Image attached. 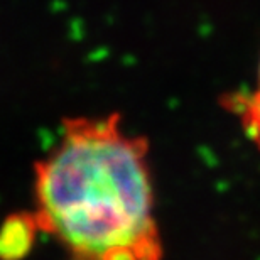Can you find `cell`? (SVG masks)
I'll return each mask as SVG.
<instances>
[{"label":"cell","instance_id":"cell-3","mask_svg":"<svg viewBox=\"0 0 260 260\" xmlns=\"http://www.w3.org/2000/svg\"><path fill=\"white\" fill-rule=\"evenodd\" d=\"M25 216H12L5 223L0 232V258L15 260L25 252V243L32 240V237L27 235L29 228L25 226Z\"/></svg>","mask_w":260,"mask_h":260},{"label":"cell","instance_id":"cell-2","mask_svg":"<svg viewBox=\"0 0 260 260\" xmlns=\"http://www.w3.org/2000/svg\"><path fill=\"white\" fill-rule=\"evenodd\" d=\"M221 103L233 117H237L245 135L260 149V61L253 88L228 93Z\"/></svg>","mask_w":260,"mask_h":260},{"label":"cell","instance_id":"cell-1","mask_svg":"<svg viewBox=\"0 0 260 260\" xmlns=\"http://www.w3.org/2000/svg\"><path fill=\"white\" fill-rule=\"evenodd\" d=\"M147 152L118 113L66 118L56 147L34 166L36 226L70 260H160Z\"/></svg>","mask_w":260,"mask_h":260}]
</instances>
